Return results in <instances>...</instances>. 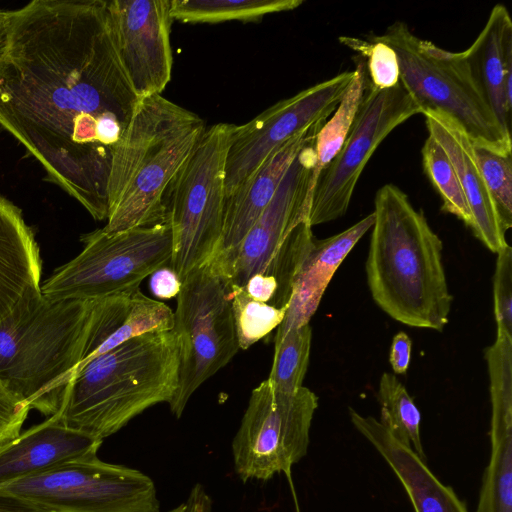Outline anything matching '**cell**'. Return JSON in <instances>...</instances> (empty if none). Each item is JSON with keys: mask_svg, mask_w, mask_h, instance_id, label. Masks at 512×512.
Returning <instances> with one entry per match:
<instances>
[{"mask_svg": "<svg viewBox=\"0 0 512 512\" xmlns=\"http://www.w3.org/2000/svg\"><path fill=\"white\" fill-rule=\"evenodd\" d=\"M139 101L108 1L34 0L11 11L0 125L95 220L107 219L112 151Z\"/></svg>", "mask_w": 512, "mask_h": 512, "instance_id": "1", "label": "cell"}, {"mask_svg": "<svg viewBox=\"0 0 512 512\" xmlns=\"http://www.w3.org/2000/svg\"><path fill=\"white\" fill-rule=\"evenodd\" d=\"M372 213L365 270L374 302L404 325L443 331L453 298L441 239L423 212L393 184L378 189Z\"/></svg>", "mask_w": 512, "mask_h": 512, "instance_id": "2", "label": "cell"}, {"mask_svg": "<svg viewBox=\"0 0 512 512\" xmlns=\"http://www.w3.org/2000/svg\"><path fill=\"white\" fill-rule=\"evenodd\" d=\"M178 370L173 330L131 337L77 369L54 415L65 426L103 440L148 408L169 404Z\"/></svg>", "mask_w": 512, "mask_h": 512, "instance_id": "3", "label": "cell"}, {"mask_svg": "<svg viewBox=\"0 0 512 512\" xmlns=\"http://www.w3.org/2000/svg\"><path fill=\"white\" fill-rule=\"evenodd\" d=\"M205 131L199 115L161 94L141 98L112 151L103 230L165 222L166 190Z\"/></svg>", "mask_w": 512, "mask_h": 512, "instance_id": "4", "label": "cell"}, {"mask_svg": "<svg viewBox=\"0 0 512 512\" xmlns=\"http://www.w3.org/2000/svg\"><path fill=\"white\" fill-rule=\"evenodd\" d=\"M92 300L22 304L0 323V379L30 409L56 414L76 370L88 357Z\"/></svg>", "mask_w": 512, "mask_h": 512, "instance_id": "5", "label": "cell"}, {"mask_svg": "<svg viewBox=\"0 0 512 512\" xmlns=\"http://www.w3.org/2000/svg\"><path fill=\"white\" fill-rule=\"evenodd\" d=\"M370 40L385 43L397 56L399 83L421 110L450 118L475 145L512 154L511 133L495 117L462 52L444 50L395 22Z\"/></svg>", "mask_w": 512, "mask_h": 512, "instance_id": "6", "label": "cell"}, {"mask_svg": "<svg viewBox=\"0 0 512 512\" xmlns=\"http://www.w3.org/2000/svg\"><path fill=\"white\" fill-rule=\"evenodd\" d=\"M234 124L206 128L164 196L165 222L173 237L169 267L182 281L209 263L222 237L226 161Z\"/></svg>", "mask_w": 512, "mask_h": 512, "instance_id": "7", "label": "cell"}, {"mask_svg": "<svg viewBox=\"0 0 512 512\" xmlns=\"http://www.w3.org/2000/svg\"><path fill=\"white\" fill-rule=\"evenodd\" d=\"M82 251L41 284L49 300H92L138 289L173 252L170 226L159 223L116 233L101 229L81 237Z\"/></svg>", "mask_w": 512, "mask_h": 512, "instance_id": "8", "label": "cell"}, {"mask_svg": "<svg viewBox=\"0 0 512 512\" xmlns=\"http://www.w3.org/2000/svg\"><path fill=\"white\" fill-rule=\"evenodd\" d=\"M179 346L178 388L168 404L181 417L193 393L238 352L230 285L210 264L182 281L173 312Z\"/></svg>", "mask_w": 512, "mask_h": 512, "instance_id": "9", "label": "cell"}, {"mask_svg": "<svg viewBox=\"0 0 512 512\" xmlns=\"http://www.w3.org/2000/svg\"><path fill=\"white\" fill-rule=\"evenodd\" d=\"M318 397L302 386L293 393L276 390L266 379L252 390L232 441L235 473L243 481L290 477L304 458Z\"/></svg>", "mask_w": 512, "mask_h": 512, "instance_id": "10", "label": "cell"}, {"mask_svg": "<svg viewBox=\"0 0 512 512\" xmlns=\"http://www.w3.org/2000/svg\"><path fill=\"white\" fill-rule=\"evenodd\" d=\"M45 512H160L154 481L145 473L102 461L76 459L3 488Z\"/></svg>", "mask_w": 512, "mask_h": 512, "instance_id": "11", "label": "cell"}, {"mask_svg": "<svg viewBox=\"0 0 512 512\" xmlns=\"http://www.w3.org/2000/svg\"><path fill=\"white\" fill-rule=\"evenodd\" d=\"M421 110L398 85L379 90L369 81L355 120L341 149L320 174L314 187L307 222L311 227L342 217L357 182L382 141Z\"/></svg>", "mask_w": 512, "mask_h": 512, "instance_id": "12", "label": "cell"}, {"mask_svg": "<svg viewBox=\"0 0 512 512\" xmlns=\"http://www.w3.org/2000/svg\"><path fill=\"white\" fill-rule=\"evenodd\" d=\"M352 71L283 99L243 125H236L226 161L225 198L278 147L303 130L325 123L338 106Z\"/></svg>", "mask_w": 512, "mask_h": 512, "instance_id": "13", "label": "cell"}, {"mask_svg": "<svg viewBox=\"0 0 512 512\" xmlns=\"http://www.w3.org/2000/svg\"><path fill=\"white\" fill-rule=\"evenodd\" d=\"M119 55L138 97L161 94L171 79L170 0H112Z\"/></svg>", "mask_w": 512, "mask_h": 512, "instance_id": "14", "label": "cell"}, {"mask_svg": "<svg viewBox=\"0 0 512 512\" xmlns=\"http://www.w3.org/2000/svg\"><path fill=\"white\" fill-rule=\"evenodd\" d=\"M314 142L305 146L286 171L275 195L242 240L225 275L229 285L244 286L265 272L291 231L307 221Z\"/></svg>", "mask_w": 512, "mask_h": 512, "instance_id": "15", "label": "cell"}, {"mask_svg": "<svg viewBox=\"0 0 512 512\" xmlns=\"http://www.w3.org/2000/svg\"><path fill=\"white\" fill-rule=\"evenodd\" d=\"M324 123L315 124L275 149L260 166L225 198L222 237L209 262L223 277L248 231L275 195L286 171Z\"/></svg>", "mask_w": 512, "mask_h": 512, "instance_id": "16", "label": "cell"}, {"mask_svg": "<svg viewBox=\"0 0 512 512\" xmlns=\"http://www.w3.org/2000/svg\"><path fill=\"white\" fill-rule=\"evenodd\" d=\"M431 136L445 151L459 178L471 215L474 236L491 252L508 245L507 229L486 185L474 153V143L450 118L425 112Z\"/></svg>", "mask_w": 512, "mask_h": 512, "instance_id": "17", "label": "cell"}, {"mask_svg": "<svg viewBox=\"0 0 512 512\" xmlns=\"http://www.w3.org/2000/svg\"><path fill=\"white\" fill-rule=\"evenodd\" d=\"M102 442L52 415L0 446V489L66 462L95 456Z\"/></svg>", "mask_w": 512, "mask_h": 512, "instance_id": "18", "label": "cell"}, {"mask_svg": "<svg viewBox=\"0 0 512 512\" xmlns=\"http://www.w3.org/2000/svg\"><path fill=\"white\" fill-rule=\"evenodd\" d=\"M356 430L376 449L399 479L414 512H469L451 486L443 484L410 447L403 445L372 416L349 408Z\"/></svg>", "mask_w": 512, "mask_h": 512, "instance_id": "19", "label": "cell"}, {"mask_svg": "<svg viewBox=\"0 0 512 512\" xmlns=\"http://www.w3.org/2000/svg\"><path fill=\"white\" fill-rule=\"evenodd\" d=\"M373 223L371 213L338 234L321 240L314 238L295 274L285 317L274 341L293 328L309 324L335 272Z\"/></svg>", "mask_w": 512, "mask_h": 512, "instance_id": "20", "label": "cell"}, {"mask_svg": "<svg viewBox=\"0 0 512 512\" xmlns=\"http://www.w3.org/2000/svg\"><path fill=\"white\" fill-rule=\"evenodd\" d=\"M42 262L21 210L0 196V323L41 296Z\"/></svg>", "mask_w": 512, "mask_h": 512, "instance_id": "21", "label": "cell"}, {"mask_svg": "<svg viewBox=\"0 0 512 512\" xmlns=\"http://www.w3.org/2000/svg\"><path fill=\"white\" fill-rule=\"evenodd\" d=\"M464 53L495 117L511 133L512 21L504 5L492 8L485 26Z\"/></svg>", "mask_w": 512, "mask_h": 512, "instance_id": "22", "label": "cell"}, {"mask_svg": "<svg viewBox=\"0 0 512 512\" xmlns=\"http://www.w3.org/2000/svg\"><path fill=\"white\" fill-rule=\"evenodd\" d=\"M490 458L475 512H512V412L491 413Z\"/></svg>", "mask_w": 512, "mask_h": 512, "instance_id": "23", "label": "cell"}, {"mask_svg": "<svg viewBox=\"0 0 512 512\" xmlns=\"http://www.w3.org/2000/svg\"><path fill=\"white\" fill-rule=\"evenodd\" d=\"M367 82L366 60L360 56L353 70V77L332 117L322 125L316 135L313 145L315 161L309 182L310 202L320 174L339 152L349 134L366 91Z\"/></svg>", "mask_w": 512, "mask_h": 512, "instance_id": "24", "label": "cell"}, {"mask_svg": "<svg viewBox=\"0 0 512 512\" xmlns=\"http://www.w3.org/2000/svg\"><path fill=\"white\" fill-rule=\"evenodd\" d=\"M302 0H170L173 20L183 23L255 22L266 14L290 11Z\"/></svg>", "mask_w": 512, "mask_h": 512, "instance_id": "25", "label": "cell"}, {"mask_svg": "<svg viewBox=\"0 0 512 512\" xmlns=\"http://www.w3.org/2000/svg\"><path fill=\"white\" fill-rule=\"evenodd\" d=\"M380 405L379 422L421 459L426 454L421 441V414L405 386L392 373H383L376 393Z\"/></svg>", "mask_w": 512, "mask_h": 512, "instance_id": "26", "label": "cell"}, {"mask_svg": "<svg viewBox=\"0 0 512 512\" xmlns=\"http://www.w3.org/2000/svg\"><path fill=\"white\" fill-rule=\"evenodd\" d=\"M312 342V329L305 324L274 341V357L267 380L278 391L293 393L303 386Z\"/></svg>", "mask_w": 512, "mask_h": 512, "instance_id": "27", "label": "cell"}, {"mask_svg": "<svg viewBox=\"0 0 512 512\" xmlns=\"http://www.w3.org/2000/svg\"><path fill=\"white\" fill-rule=\"evenodd\" d=\"M422 163L425 174L442 199V211L456 216L471 228L472 215L454 166L431 136L423 145Z\"/></svg>", "mask_w": 512, "mask_h": 512, "instance_id": "28", "label": "cell"}, {"mask_svg": "<svg viewBox=\"0 0 512 512\" xmlns=\"http://www.w3.org/2000/svg\"><path fill=\"white\" fill-rule=\"evenodd\" d=\"M230 298L236 337L243 350L278 328L287 310L252 299L243 286H230Z\"/></svg>", "mask_w": 512, "mask_h": 512, "instance_id": "29", "label": "cell"}, {"mask_svg": "<svg viewBox=\"0 0 512 512\" xmlns=\"http://www.w3.org/2000/svg\"><path fill=\"white\" fill-rule=\"evenodd\" d=\"M474 153L486 185L507 230L512 227V159L474 144Z\"/></svg>", "mask_w": 512, "mask_h": 512, "instance_id": "30", "label": "cell"}, {"mask_svg": "<svg viewBox=\"0 0 512 512\" xmlns=\"http://www.w3.org/2000/svg\"><path fill=\"white\" fill-rule=\"evenodd\" d=\"M339 40L366 60L368 81L373 88L384 90L399 84V63L391 47L379 41L353 37H340Z\"/></svg>", "mask_w": 512, "mask_h": 512, "instance_id": "31", "label": "cell"}, {"mask_svg": "<svg viewBox=\"0 0 512 512\" xmlns=\"http://www.w3.org/2000/svg\"><path fill=\"white\" fill-rule=\"evenodd\" d=\"M496 254L493 279L496 335L512 338V248L508 244Z\"/></svg>", "mask_w": 512, "mask_h": 512, "instance_id": "32", "label": "cell"}, {"mask_svg": "<svg viewBox=\"0 0 512 512\" xmlns=\"http://www.w3.org/2000/svg\"><path fill=\"white\" fill-rule=\"evenodd\" d=\"M30 407L0 379V446L21 433Z\"/></svg>", "mask_w": 512, "mask_h": 512, "instance_id": "33", "label": "cell"}, {"mask_svg": "<svg viewBox=\"0 0 512 512\" xmlns=\"http://www.w3.org/2000/svg\"><path fill=\"white\" fill-rule=\"evenodd\" d=\"M150 288L157 298L167 300L178 295L181 281L169 266H163L151 275Z\"/></svg>", "mask_w": 512, "mask_h": 512, "instance_id": "34", "label": "cell"}, {"mask_svg": "<svg viewBox=\"0 0 512 512\" xmlns=\"http://www.w3.org/2000/svg\"><path fill=\"white\" fill-rule=\"evenodd\" d=\"M412 341L403 331L398 332L392 340L389 362L395 374L404 375L410 364Z\"/></svg>", "mask_w": 512, "mask_h": 512, "instance_id": "35", "label": "cell"}, {"mask_svg": "<svg viewBox=\"0 0 512 512\" xmlns=\"http://www.w3.org/2000/svg\"><path fill=\"white\" fill-rule=\"evenodd\" d=\"M243 287L252 299L268 304H271L278 289L275 278L266 274L251 276Z\"/></svg>", "mask_w": 512, "mask_h": 512, "instance_id": "36", "label": "cell"}, {"mask_svg": "<svg viewBox=\"0 0 512 512\" xmlns=\"http://www.w3.org/2000/svg\"><path fill=\"white\" fill-rule=\"evenodd\" d=\"M185 512H212V501L204 486L192 487L185 501Z\"/></svg>", "mask_w": 512, "mask_h": 512, "instance_id": "37", "label": "cell"}, {"mask_svg": "<svg viewBox=\"0 0 512 512\" xmlns=\"http://www.w3.org/2000/svg\"><path fill=\"white\" fill-rule=\"evenodd\" d=\"M0 512H45L34 504L0 489Z\"/></svg>", "mask_w": 512, "mask_h": 512, "instance_id": "38", "label": "cell"}, {"mask_svg": "<svg viewBox=\"0 0 512 512\" xmlns=\"http://www.w3.org/2000/svg\"><path fill=\"white\" fill-rule=\"evenodd\" d=\"M11 23V11L0 10V59L5 53Z\"/></svg>", "mask_w": 512, "mask_h": 512, "instance_id": "39", "label": "cell"}, {"mask_svg": "<svg viewBox=\"0 0 512 512\" xmlns=\"http://www.w3.org/2000/svg\"><path fill=\"white\" fill-rule=\"evenodd\" d=\"M167 512H185V502L177 505L176 507L168 510Z\"/></svg>", "mask_w": 512, "mask_h": 512, "instance_id": "40", "label": "cell"}]
</instances>
